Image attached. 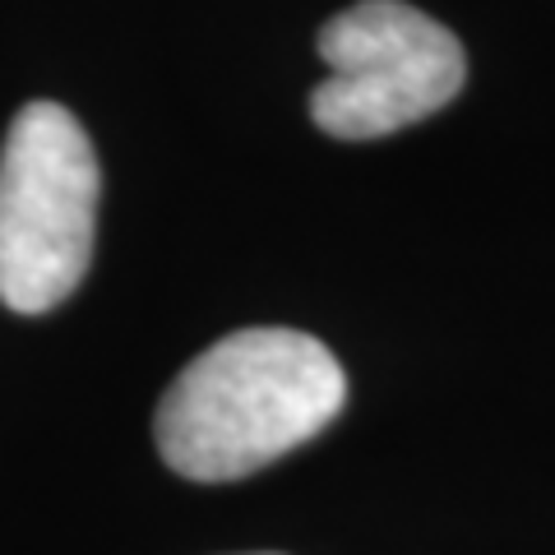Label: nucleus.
<instances>
[{"label":"nucleus","instance_id":"1","mask_svg":"<svg viewBox=\"0 0 555 555\" xmlns=\"http://www.w3.org/2000/svg\"><path fill=\"white\" fill-rule=\"evenodd\" d=\"M338 357L301 328H241L171 379L158 403V454L190 481L250 477L315 440L343 412Z\"/></svg>","mask_w":555,"mask_h":555},{"label":"nucleus","instance_id":"2","mask_svg":"<svg viewBox=\"0 0 555 555\" xmlns=\"http://www.w3.org/2000/svg\"><path fill=\"white\" fill-rule=\"evenodd\" d=\"M98 158L56 102H28L0 153V301L42 315L83 283L98 228Z\"/></svg>","mask_w":555,"mask_h":555},{"label":"nucleus","instance_id":"3","mask_svg":"<svg viewBox=\"0 0 555 555\" xmlns=\"http://www.w3.org/2000/svg\"><path fill=\"white\" fill-rule=\"evenodd\" d=\"M328 79L310 116L334 139H385L459 98L467 61L459 38L403 0H361L320 28Z\"/></svg>","mask_w":555,"mask_h":555}]
</instances>
